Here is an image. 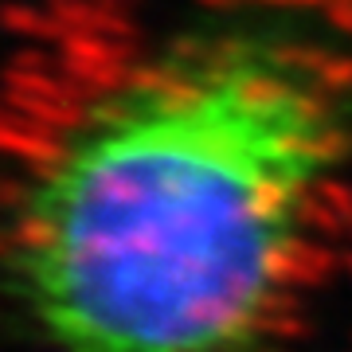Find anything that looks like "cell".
<instances>
[{
  "instance_id": "6da1fadb",
  "label": "cell",
  "mask_w": 352,
  "mask_h": 352,
  "mask_svg": "<svg viewBox=\"0 0 352 352\" xmlns=\"http://www.w3.org/2000/svg\"><path fill=\"white\" fill-rule=\"evenodd\" d=\"M352 153V71L278 20L173 39L36 157L0 270L51 352H254Z\"/></svg>"
}]
</instances>
